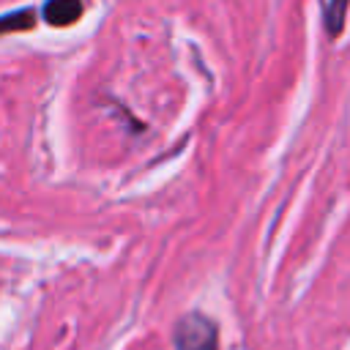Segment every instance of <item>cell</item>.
<instances>
[{"label":"cell","instance_id":"4","mask_svg":"<svg viewBox=\"0 0 350 350\" xmlns=\"http://www.w3.org/2000/svg\"><path fill=\"white\" fill-rule=\"evenodd\" d=\"M36 27V11L33 8H19L3 16L0 30L3 33H22V30H33Z\"/></svg>","mask_w":350,"mask_h":350},{"label":"cell","instance_id":"1","mask_svg":"<svg viewBox=\"0 0 350 350\" xmlns=\"http://www.w3.org/2000/svg\"><path fill=\"white\" fill-rule=\"evenodd\" d=\"M175 350H219V328L202 312H186L172 331Z\"/></svg>","mask_w":350,"mask_h":350},{"label":"cell","instance_id":"3","mask_svg":"<svg viewBox=\"0 0 350 350\" xmlns=\"http://www.w3.org/2000/svg\"><path fill=\"white\" fill-rule=\"evenodd\" d=\"M347 5H350V0H328V5H325V30H328L331 38H336L345 30Z\"/></svg>","mask_w":350,"mask_h":350},{"label":"cell","instance_id":"2","mask_svg":"<svg viewBox=\"0 0 350 350\" xmlns=\"http://www.w3.org/2000/svg\"><path fill=\"white\" fill-rule=\"evenodd\" d=\"M82 11H85L82 0H46L41 8V16L49 27H68V25L79 22Z\"/></svg>","mask_w":350,"mask_h":350}]
</instances>
